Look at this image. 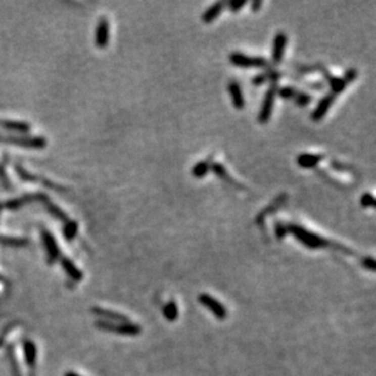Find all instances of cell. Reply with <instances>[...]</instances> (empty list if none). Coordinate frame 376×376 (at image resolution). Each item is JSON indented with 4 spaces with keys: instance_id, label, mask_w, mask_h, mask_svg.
Here are the masks:
<instances>
[{
    "instance_id": "cell-30",
    "label": "cell",
    "mask_w": 376,
    "mask_h": 376,
    "mask_svg": "<svg viewBox=\"0 0 376 376\" xmlns=\"http://www.w3.org/2000/svg\"><path fill=\"white\" fill-rule=\"evenodd\" d=\"M261 7H262V2H252V3H251V9H252L253 13H257Z\"/></svg>"
},
{
    "instance_id": "cell-4",
    "label": "cell",
    "mask_w": 376,
    "mask_h": 376,
    "mask_svg": "<svg viewBox=\"0 0 376 376\" xmlns=\"http://www.w3.org/2000/svg\"><path fill=\"white\" fill-rule=\"evenodd\" d=\"M320 70H321V72L324 73V76L326 77V79L329 80V84L331 86V94H334L335 97L336 95L341 94V92L346 89V86L357 78V74H358L357 70H354V68H350L347 72L343 74V77H341V78H337V77H334L333 74H330V72H327L326 70H324V67H321Z\"/></svg>"
},
{
    "instance_id": "cell-7",
    "label": "cell",
    "mask_w": 376,
    "mask_h": 376,
    "mask_svg": "<svg viewBox=\"0 0 376 376\" xmlns=\"http://www.w3.org/2000/svg\"><path fill=\"white\" fill-rule=\"evenodd\" d=\"M41 240H43L44 247H45L48 252V262L50 264L53 262H55L60 256V250L58 244H56L55 238L53 237L52 232L45 230V229H41Z\"/></svg>"
},
{
    "instance_id": "cell-24",
    "label": "cell",
    "mask_w": 376,
    "mask_h": 376,
    "mask_svg": "<svg viewBox=\"0 0 376 376\" xmlns=\"http://www.w3.org/2000/svg\"><path fill=\"white\" fill-rule=\"evenodd\" d=\"M297 91L298 90H296L295 88H292V86H283V88H277L276 94L279 95L281 99L294 100V98L296 97Z\"/></svg>"
},
{
    "instance_id": "cell-14",
    "label": "cell",
    "mask_w": 376,
    "mask_h": 376,
    "mask_svg": "<svg viewBox=\"0 0 376 376\" xmlns=\"http://www.w3.org/2000/svg\"><path fill=\"white\" fill-rule=\"evenodd\" d=\"M226 8V2H217L213 5H211L210 8H207V10L202 14V21L205 23H212L214 20L223 13V10Z\"/></svg>"
},
{
    "instance_id": "cell-6",
    "label": "cell",
    "mask_w": 376,
    "mask_h": 376,
    "mask_svg": "<svg viewBox=\"0 0 376 376\" xmlns=\"http://www.w3.org/2000/svg\"><path fill=\"white\" fill-rule=\"evenodd\" d=\"M46 199H48V196L44 195V194H41V193L27 194V195L21 196V198L9 200V201L5 202L3 207L8 208V210H19V208L23 207V206L27 205V204H31V202H33V201L44 202Z\"/></svg>"
},
{
    "instance_id": "cell-28",
    "label": "cell",
    "mask_w": 376,
    "mask_h": 376,
    "mask_svg": "<svg viewBox=\"0 0 376 376\" xmlns=\"http://www.w3.org/2000/svg\"><path fill=\"white\" fill-rule=\"evenodd\" d=\"M288 232H289L288 226H285L281 222L276 223V224H275V234H276L277 238H279V239L284 238L285 235L288 234Z\"/></svg>"
},
{
    "instance_id": "cell-32",
    "label": "cell",
    "mask_w": 376,
    "mask_h": 376,
    "mask_svg": "<svg viewBox=\"0 0 376 376\" xmlns=\"http://www.w3.org/2000/svg\"><path fill=\"white\" fill-rule=\"evenodd\" d=\"M2 208H3V205L0 204V212H2Z\"/></svg>"
},
{
    "instance_id": "cell-11",
    "label": "cell",
    "mask_w": 376,
    "mask_h": 376,
    "mask_svg": "<svg viewBox=\"0 0 376 376\" xmlns=\"http://www.w3.org/2000/svg\"><path fill=\"white\" fill-rule=\"evenodd\" d=\"M15 171L17 172L19 177L21 179H22V180H25V181H41V183L44 184V186L50 187V189H53V190H58V192H64V190H65L62 186H59V185L52 183V181L48 180V179L38 178V177H35V175L29 174V173L27 172L26 169L23 168V167L21 166V165H16V166H15Z\"/></svg>"
},
{
    "instance_id": "cell-3",
    "label": "cell",
    "mask_w": 376,
    "mask_h": 376,
    "mask_svg": "<svg viewBox=\"0 0 376 376\" xmlns=\"http://www.w3.org/2000/svg\"><path fill=\"white\" fill-rule=\"evenodd\" d=\"M229 61H230L234 66L241 68L269 67V62L267 61V59L262 58V56H249L243 53H231L230 55H229Z\"/></svg>"
},
{
    "instance_id": "cell-23",
    "label": "cell",
    "mask_w": 376,
    "mask_h": 376,
    "mask_svg": "<svg viewBox=\"0 0 376 376\" xmlns=\"http://www.w3.org/2000/svg\"><path fill=\"white\" fill-rule=\"evenodd\" d=\"M25 352H26V358L27 362L31 366L34 365L35 358H37V350H35V346L32 342H26L25 343Z\"/></svg>"
},
{
    "instance_id": "cell-12",
    "label": "cell",
    "mask_w": 376,
    "mask_h": 376,
    "mask_svg": "<svg viewBox=\"0 0 376 376\" xmlns=\"http://www.w3.org/2000/svg\"><path fill=\"white\" fill-rule=\"evenodd\" d=\"M228 91L231 97L232 105L237 110H243L245 107V99L243 90H241V86L237 80H231L228 84Z\"/></svg>"
},
{
    "instance_id": "cell-10",
    "label": "cell",
    "mask_w": 376,
    "mask_h": 376,
    "mask_svg": "<svg viewBox=\"0 0 376 376\" xmlns=\"http://www.w3.org/2000/svg\"><path fill=\"white\" fill-rule=\"evenodd\" d=\"M335 101V95L334 94H327L324 98H321V100L319 101L317 107L314 109V111L312 112V121L313 122H319L325 117L327 112H329L331 105Z\"/></svg>"
},
{
    "instance_id": "cell-26",
    "label": "cell",
    "mask_w": 376,
    "mask_h": 376,
    "mask_svg": "<svg viewBox=\"0 0 376 376\" xmlns=\"http://www.w3.org/2000/svg\"><path fill=\"white\" fill-rule=\"evenodd\" d=\"M360 205L364 208H372L375 206V200L372 194L370 193H364L360 198Z\"/></svg>"
},
{
    "instance_id": "cell-29",
    "label": "cell",
    "mask_w": 376,
    "mask_h": 376,
    "mask_svg": "<svg viewBox=\"0 0 376 376\" xmlns=\"http://www.w3.org/2000/svg\"><path fill=\"white\" fill-rule=\"evenodd\" d=\"M363 263H364V267H368L369 269H371V270L375 269V261H374V258H371V257L364 258Z\"/></svg>"
},
{
    "instance_id": "cell-13",
    "label": "cell",
    "mask_w": 376,
    "mask_h": 376,
    "mask_svg": "<svg viewBox=\"0 0 376 376\" xmlns=\"http://www.w3.org/2000/svg\"><path fill=\"white\" fill-rule=\"evenodd\" d=\"M324 159V155L317 154H300L297 156L296 162L301 168H314Z\"/></svg>"
},
{
    "instance_id": "cell-1",
    "label": "cell",
    "mask_w": 376,
    "mask_h": 376,
    "mask_svg": "<svg viewBox=\"0 0 376 376\" xmlns=\"http://www.w3.org/2000/svg\"><path fill=\"white\" fill-rule=\"evenodd\" d=\"M288 230L297 239L298 241H301L304 246L308 247V249L317 250V249H323V247L330 246V243L327 240H325L324 238L319 237V235L314 234L310 230H307L303 226L298 224H290L288 225Z\"/></svg>"
},
{
    "instance_id": "cell-16",
    "label": "cell",
    "mask_w": 376,
    "mask_h": 376,
    "mask_svg": "<svg viewBox=\"0 0 376 376\" xmlns=\"http://www.w3.org/2000/svg\"><path fill=\"white\" fill-rule=\"evenodd\" d=\"M280 76H281V74H280L279 72H276V71L267 70L265 72L259 73L257 74V76H255V78L252 79V83L255 85H261L265 82H269V80L273 83H276L277 80L280 79Z\"/></svg>"
},
{
    "instance_id": "cell-8",
    "label": "cell",
    "mask_w": 376,
    "mask_h": 376,
    "mask_svg": "<svg viewBox=\"0 0 376 376\" xmlns=\"http://www.w3.org/2000/svg\"><path fill=\"white\" fill-rule=\"evenodd\" d=\"M286 44H288V35L284 32H277L275 37H274L273 53H271L274 64H280L283 61Z\"/></svg>"
},
{
    "instance_id": "cell-27",
    "label": "cell",
    "mask_w": 376,
    "mask_h": 376,
    "mask_svg": "<svg viewBox=\"0 0 376 376\" xmlns=\"http://www.w3.org/2000/svg\"><path fill=\"white\" fill-rule=\"evenodd\" d=\"M246 4H247L246 0H232V2H226V8H229V10H230L231 13H238V11H240Z\"/></svg>"
},
{
    "instance_id": "cell-21",
    "label": "cell",
    "mask_w": 376,
    "mask_h": 376,
    "mask_svg": "<svg viewBox=\"0 0 376 376\" xmlns=\"http://www.w3.org/2000/svg\"><path fill=\"white\" fill-rule=\"evenodd\" d=\"M77 231H78V224H77V222H73V220L66 222V224L64 226V237L66 238V240H73L76 238Z\"/></svg>"
},
{
    "instance_id": "cell-17",
    "label": "cell",
    "mask_w": 376,
    "mask_h": 376,
    "mask_svg": "<svg viewBox=\"0 0 376 376\" xmlns=\"http://www.w3.org/2000/svg\"><path fill=\"white\" fill-rule=\"evenodd\" d=\"M211 166H212V160L207 159L205 161H200V162L196 163L195 166L193 167L192 173L195 178L201 179L205 178L206 175L208 174V172L211 171Z\"/></svg>"
},
{
    "instance_id": "cell-5",
    "label": "cell",
    "mask_w": 376,
    "mask_h": 376,
    "mask_svg": "<svg viewBox=\"0 0 376 376\" xmlns=\"http://www.w3.org/2000/svg\"><path fill=\"white\" fill-rule=\"evenodd\" d=\"M277 92V84L273 83L269 86L267 92H265V97L262 103L261 111L258 112V122L259 123H267L269 122L271 117V113H273V107H274V101H275V97Z\"/></svg>"
},
{
    "instance_id": "cell-31",
    "label": "cell",
    "mask_w": 376,
    "mask_h": 376,
    "mask_svg": "<svg viewBox=\"0 0 376 376\" xmlns=\"http://www.w3.org/2000/svg\"><path fill=\"white\" fill-rule=\"evenodd\" d=\"M66 376H77V375L76 374H67Z\"/></svg>"
},
{
    "instance_id": "cell-9",
    "label": "cell",
    "mask_w": 376,
    "mask_h": 376,
    "mask_svg": "<svg viewBox=\"0 0 376 376\" xmlns=\"http://www.w3.org/2000/svg\"><path fill=\"white\" fill-rule=\"evenodd\" d=\"M110 40V23L106 17H101L95 32V44L98 48H106Z\"/></svg>"
},
{
    "instance_id": "cell-15",
    "label": "cell",
    "mask_w": 376,
    "mask_h": 376,
    "mask_svg": "<svg viewBox=\"0 0 376 376\" xmlns=\"http://www.w3.org/2000/svg\"><path fill=\"white\" fill-rule=\"evenodd\" d=\"M0 127L9 130H15V132L19 133H28L31 130V125L26 123V122L21 121H7V119H2L0 121Z\"/></svg>"
},
{
    "instance_id": "cell-2",
    "label": "cell",
    "mask_w": 376,
    "mask_h": 376,
    "mask_svg": "<svg viewBox=\"0 0 376 376\" xmlns=\"http://www.w3.org/2000/svg\"><path fill=\"white\" fill-rule=\"evenodd\" d=\"M0 143L27 149H44L46 145V139L43 136H13L0 134Z\"/></svg>"
},
{
    "instance_id": "cell-20",
    "label": "cell",
    "mask_w": 376,
    "mask_h": 376,
    "mask_svg": "<svg viewBox=\"0 0 376 376\" xmlns=\"http://www.w3.org/2000/svg\"><path fill=\"white\" fill-rule=\"evenodd\" d=\"M211 169H212V171H213L214 173H216V174H217V175H218V177H219L220 179H223V180L228 181V183H231V184H234V185H235V186L240 187V186H239V184H237V183H235V181H234V180H232V179H231L230 177H229V175H228V172H226V169L224 168V166H223V165H222V163L212 162Z\"/></svg>"
},
{
    "instance_id": "cell-18",
    "label": "cell",
    "mask_w": 376,
    "mask_h": 376,
    "mask_svg": "<svg viewBox=\"0 0 376 376\" xmlns=\"http://www.w3.org/2000/svg\"><path fill=\"white\" fill-rule=\"evenodd\" d=\"M43 204H44V206H45L46 211L49 212V213L52 214L53 217H55L56 219L61 220V222H64V223H66V222H68V220H70V219H68L67 214L65 213V212L62 211L61 208L59 207V206L54 205L53 202L50 201V200H49V198H48V199L45 200V201L43 202Z\"/></svg>"
},
{
    "instance_id": "cell-19",
    "label": "cell",
    "mask_w": 376,
    "mask_h": 376,
    "mask_svg": "<svg viewBox=\"0 0 376 376\" xmlns=\"http://www.w3.org/2000/svg\"><path fill=\"white\" fill-rule=\"evenodd\" d=\"M61 264L62 267H64V269L66 270V273L72 277L73 280H80L83 277L82 271H80L78 268L74 265V263H72V261H70L68 258H62Z\"/></svg>"
},
{
    "instance_id": "cell-25",
    "label": "cell",
    "mask_w": 376,
    "mask_h": 376,
    "mask_svg": "<svg viewBox=\"0 0 376 376\" xmlns=\"http://www.w3.org/2000/svg\"><path fill=\"white\" fill-rule=\"evenodd\" d=\"M294 101L297 104L298 106H307L312 101V97L303 91H297L296 97L294 98Z\"/></svg>"
},
{
    "instance_id": "cell-22",
    "label": "cell",
    "mask_w": 376,
    "mask_h": 376,
    "mask_svg": "<svg viewBox=\"0 0 376 376\" xmlns=\"http://www.w3.org/2000/svg\"><path fill=\"white\" fill-rule=\"evenodd\" d=\"M28 241L25 239L20 238H11V237H0V244L5 245V246H13V247H20L25 246Z\"/></svg>"
}]
</instances>
